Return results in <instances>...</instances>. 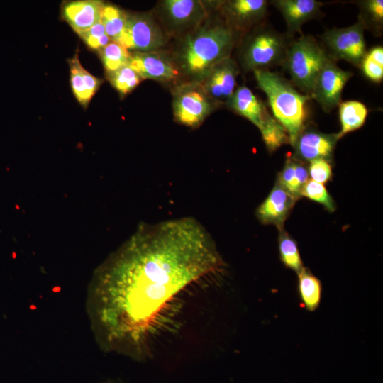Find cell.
Segmentation results:
<instances>
[{"instance_id": "1", "label": "cell", "mask_w": 383, "mask_h": 383, "mask_svg": "<svg viewBox=\"0 0 383 383\" xmlns=\"http://www.w3.org/2000/svg\"><path fill=\"white\" fill-rule=\"evenodd\" d=\"M224 267L212 238L197 220L140 225L93 280L91 312L101 339L121 351L138 346L172 299Z\"/></svg>"}, {"instance_id": "2", "label": "cell", "mask_w": 383, "mask_h": 383, "mask_svg": "<svg viewBox=\"0 0 383 383\" xmlns=\"http://www.w3.org/2000/svg\"><path fill=\"white\" fill-rule=\"evenodd\" d=\"M254 75L267 97L274 117L284 128L293 145L306 126V104L311 97L300 94L285 78L269 70H255Z\"/></svg>"}, {"instance_id": "3", "label": "cell", "mask_w": 383, "mask_h": 383, "mask_svg": "<svg viewBox=\"0 0 383 383\" xmlns=\"http://www.w3.org/2000/svg\"><path fill=\"white\" fill-rule=\"evenodd\" d=\"M235 35L229 26H206L185 40L180 52V65L188 74L202 79L210 70L229 57Z\"/></svg>"}, {"instance_id": "4", "label": "cell", "mask_w": 383, "mask_h": 383, "mask_svg": "<svg viewBox=\"0 0 383 383\" xmlns=\"http://www.w3.org/2000/svg\"><path fill=\"white\" fill-rule=\"evenodd\" d=\"M330 59L313 36L303 35L289 44L282 65L294 84L310 96L321 70Z\"/></svg>"}, {"instance_id": "5", "label": "cell", "mask_w": 383, "mask_h": 383, "mask_svg": "<svg viewBox=\"0 0 383 383\" xmlns=\"http://www.w3.org/2000/svg\"><path fill=\"white\" fill-rule=\"evenodd\" d=\"M288 45L281 33L272 28H260L246 42L242 53L243 66L254 72L282 65Z\"/></svg>"}, {"instance_id": "6", "label": "cell", "mask_w": 383, "mask_h": 383, "mask_svg": "<svg viewBox=\"0 0 383 383\" xmlns=\"http://www.w3.org/2000/svg\"><path fill=\"white\" fill-rule=\"evenodd\" d=\"M365 27L358 20L345 28L325 31L321 35L326 53L331 60H343L360 67L367 50L364 37Z\"/></svg>"}, {"instance_id": "7", "label": "cell", "mask_w": 383, "mask_h": 383, "mask_svg": "<svg viewBox=\"0 0 383 383\" xmlns=\"http://www.w3.org/2000/svg\"><path fill=\"white\" fill-rule=\"evenodd\" d=\"M163 34L145 14H128L124 31L118 44L137 52H153L163 45Z\"/></svg>"}, {"instance_id": "8", "label": "cell", "mask_w": 383, "mask_h": 383, "mask_svg": "<svg viewBox=\"0 0 383 383\" xmlns=\"http://www.w3.org/2000/svg\"><path fill=\"white\" fill-rule=\"evenodd\" d=\"M353 73L338 67L330 59L321 70L310 95L323 110L331 111L340 103L343 89Z\"/></svg>"}, {"instance_id": "9", "label": "cell", "mask_w": 383, "mask_h": 383, "mask_svg": "<svg viewBox=\"0 0 383 383\" xmlns=\"http://www.w3.org/2000/svg\"><path fill=\"white\" fill-rule=\"evenodd\" d=\"M174 113L181 123L196 127L212 110L209 96L203 88L190 87L182 89L174 99Z\"/></svg>"}, {"instance_id": "10", "label": "cell", "mask_w": 383, "mask_h": 383, "mask_svg": "<svg viewBox=\"0 0 383 383\" xmlns=\"http://www.w3.org/2000/svg\"><path fill=\"white\" fill-rule=\"evenodd\" d=\"M338 140L337 133H324L306 125L292 145L294 148L293 157L304 162L317 159L329 162Z\"/></svg>"}, {"instance_id": "11", "label": "cell", "mask_w": 383, "mask_h": 383, "mask_svg": "<svg viewBox=\"0 0 383 383\" xmlns=\"http://www.w3.org/2000/svg\"><path fill=\"white\" fill-rule=\"evenodd\" d=\"M238 74L235 62L227 57L215 65L202 79L203 89L211 98L227 101L235 91Z\"/></svg>"}, {"instance_id": "12", "label": "cell", "mask_w": 383, "mask_h": 383, "mask_svg": "<svg viewBox=\"0 0 383 383\" xmlns=\"http://www.w3.org/2000/svg\"><path fill=\"white\" fill-rule=\"evenodd\" d=\"M296 199L277 181L274 188L256 211V216L264 224L275 225L282 229Z\"/></svg>"}, {"instance_id": "13", "label": "cell", "mask_w": 383, "mask_h": 383, "mask_svg": "<svg viewBox=\"0 0 383 383\" xmlns=\"http://www.w3.org/2000/svg\"><path fill=\"white\" fill-rule=\"evenodd\" d=\"M104 4L97 0L72 1L64 4L62 15L78 34L85 32L101 21Z\"/></svg>"}, {"instance_id": "14", "label": "cell", "mask_w": 383, "mask_h": 383, "mask_svg": "<svg viewBox=\"0 0 383 383\" xmlns=\"http://www.w3.org/2000/svg\"><path fill=\"white\" fill-rule=\"evenodd\" d=\"M271 4L284 17L289 35L300 32L304 23L318 17L323 5L315 0H274Z\"/></svg>"}, {"instance_id": "15", "label": "cell", "mask_w": 383, "mask_h": 383, "mask_svg": "<svg viewBox=\"0 0 383 383\" xmlns=\"http://www.w3.org/2000/svg\"><path fill=\"white\" fill-rule=\"evenodd\" d=\"M128 65L143 79L170 81L177 71L163 56L154 52H135L131 54Z\"/></svg>"}, {"instance_id": "16", "label": "cell", "mask_w": 383, "mask_h": 383, "mask_svg": "<svg viewBox=\"0 0 383 383\" xmlns=\"http://www.w3.org/2000/svg\"><path fill=\"white\" fill-rule=\"evenodd\" d=\"M228 107L260 128L272 115L246 86L237 88L226 101Z\"/></svg>"}, {"instance_id": "17", "label": "cell", "mask_w": 383, "mask_h": 383, "mask_svg": "<svg viewBox=\"0 0 383 383\" xmlns=\"http://www.w3.org/2000/svg\"><path fill=\"white\" fill-rule=\"evenodd\" d=\"M267 4L265 0H233L225 3L223 11L231 23L243 28L262 19Z\"/></svg>"}, {"instance_id": "18", "label": "cell", "mask_w": 383, "mask_h": 383, "mask_svg": "<svg viewBox=\"0 0 383 383\" xmlns=\"http://www.w3.org/2000/svg\"><path fill=\"white\" fill-rule=\"evenodd\" d=\"M70 71V84L79 103L86 106L98 91L102 80L85 70L81 65L78 55L68 60Z\"/></svg>"}, {"instance_id": "19", "label": "cell", "mask_w": 383, "mask_h": 383, "mask_svg": "<svg viewBox=\"0 0 383 383\" xmlns=\"http://www.w3.org/2000/svg\"><path fill=\"white\" fill-rule=\"evenodd\" d=\"M163 9L169 21L175 26L197 23L204 15L202 4L194 0H167Z\"/></svg>"}, {"instance_id": "20", "label": "cell", "mask_w": 383, "mask_h": 383, "mask_svg": "<svg viewBox=\"0 0 383 383\" xmlns=\"http://www.w3.org/2000/svg\"><path fill=\"white\" fill-rule=\"evenodd\" d=\"M308 168L304 162L293 156H287L277 182L297 200L301 196V189L308 181Z\"/></svg>"}, {"instance_id": "21", "label": "cell", "mask_w": 383, "mask_h": 383, "mask_svg": "<svg viewBox=\"0 0 383 383\" xmlns=\"http://www.w3.org/2000/svg\"><path fill=\"white\" fill-rule=\"evenodd\" d=\"M297 274L298 292L301 304L308 311H314L319 306L321 300V282L305 267H303Z\"/></svg>"}, {"instance_id": "22", "label": "cell", "mask_w": 383, "mask_h": 383, "mask_svg": "<svg viewBox=\"0 0 383 383\" xmlns=\"http://www.w3.org/2000/svg\"><path fill=\"white\" fill-rule=\"evenodd\" d=\"M339 118L341 130L337 133L338 138L362 127L368 114L365 105L360 101L350 100L340 103Z\"/></svg>"}, {"instance_id": "23", "label": "cell", "mask_w": 383, "mask_h": 383, "mask_svg": "<svg viewBox=\"0 0 383 383\" xmlns=\"http://www.w3.org/2000/svg\"><path fill=\"white\" fill-rule=\"evenodd\" d=\"M127 16L125 11L118 7L104 4L101 21L111 41L119 43L126 27Z\"/></svg>"}, {"instance_id": "24", "label": "cell", "mask_w": 383, "mask_h": 383, "mask_svg": "<svg viewBox=\"0 0 383 383\" xmlns=\"http://www.w3.org/2000/svg\"><path fill=\"white\" fill-rule=\"evenodd\" d=\"M360 8V20L365 29L374 33H380L383 27V1L364 0L357 1Z\"/></svg>"}, {"instance_id": "25", "label": "cell", "mask_w": 383, "mask_h": 383, "mask_svg": "<svg viewBox=\"0 0 383 383\" xmlns=\"http://www.w3.org/2000/svg\"><path fill=\"white\" fill-rule=\"evenodd\" d=\"M99 51L101 60L107 74L129 64L131 54L117 43L111 41Z\"/></svg>"}, {"instance_id": "26", "label": "cell", "mask_w": 383, "mask_h": 383, "mask_svg": "<svg viewBox=\"0 0 383 383\" xmlns=\"http://www.w3.org/2000/svg\"><path fill=\"white\" fill-rule=\"evenodd\" d=\"M259 130L270 152L275 151L282 145L289 143V138L286 130L272 116Z\"/></svg>"}, {"instance_id": "27", "label": "cell", "mask_w": 383, "mask_h": 383, "mask_svg": "<svg viewBox=\"0 0 383 383\" xmlns=\"http://www.w3.org/2000/svg\"><path fill=\"white\" fill-rule=\"evenodd\" d=\"M280 259L287 267L299 272L304 267L296 243L284 230L279 235Z\"/></svg>"}, {"instance_id": "28", "label": "cell", "mask_w": 383, "mask_h": 383, "mask_svg": "<svg viewBox=\"0 0 383 383\" xmlns=\"http://www.w3.org/2000/svg\"><path fill=\"white\" fill-rule=\"evenodd\" d=\"M360 67L370 81L380 83L383 79V48L375 46L367 51Z\"/></svg>"}, {"instance_id": "29", "label": "cell", "mask_w": 383, "mask_h": 383, "mask_svg": "<svg viewBox=\"0 0 383 383\" xmlns=\"http://www.w3.org/2000/svg\"><path fill=\"white\" fill-rule=\"evenodd\" d=\"M107 74L110 83L121 94L131 92L141 80V77L129 65Z\"/></svg>"}, {"instance_id": "30", "label": "cell", "mask_w": 383, "mask_h": 383, "mask_svg": "<svg viewBox=\"0 0 383 383\" xmlns=\"http://www.w3.org/2000/svg\"><path fill=\"white\" fill-rule=\"evenodd\" d=\"M301 196L322 204L330 212L335 209V202L324 185L311 179L303 186Z\"/></svg>"}, {"instance_id": "31", "label": "cell", "mask_w": 383, "mask_h": 383, "mask_svg": "<svg viewBox=\"0 0 383 383\" xmlns=\"http://www.w3.org/2000/svg\"><path fill=\"white\" fill-rule=\"evenodd\" d=\"M79 35L89 48L94 50H100L111 42L101 21Z\"/></svg>"}, {"instance_id": "32", "label": "cell", "mask_w": 383, "mask_h": 383, "mask_svg": "<svg viewBox=\"0 0 383 383\" xmlns=\"http://www.w3.org/2000/svg\"><path fill=\"white\" fill-rule=\"evenodd\" d=\"M308 172L311 180L323 184L331 179L332 167L328 161L317 159L310 162Z\"/></svg>"}]
</instances>
